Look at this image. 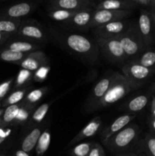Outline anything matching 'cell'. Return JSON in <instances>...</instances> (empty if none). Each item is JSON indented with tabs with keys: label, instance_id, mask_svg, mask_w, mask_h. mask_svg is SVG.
I'll return each instance as SVG.
<instances>
[{
	"label": "cell",
	"instance_id": "6da1fadb",
	"mask_svg": "<svg viewBox=\"0 0 155 156\" xmlns=\"http://www.w3.org/2000/svg\"><path fill=\"white\" fill-rule=\"evenodd\" d=\"M62 43L67 50L78 57L89 62H95L98 59L99 50L96 41L84 35L67 34L62 36Z\"/></svg>",
	"mask_w": 155,
	"mask_h": 156
},
{
	"label": "cell",
	"instance_id": "7a4b0ae2",
	"mask_svg": "<svg viewBox=\"0 0 155 156\" xmlns=\"http://www.w3.org/2000/svg\"><path fill=\"white\" fill-rule=\"evenodd\" d=\"M118 39L123 49L126 62L134 61L146 50L138 30V23H130L127 30Z\"/></svg>",
	"mask_w": 155,
	"mask_h": 156
},
{
	"label": "cell",
	"instance_id": "3957f363",
	"mask_svg": "<svg viewBox=\"0 0 155 156\" xmlns=\"http://www.w3.org/2000/svg\"><path fill=\"white\" fill-rule=\"evenodd\" d=\"M136 88V87L131 83L122 73H118L109 89L97 104L95 111L111 106Z\"/></svg>",
	"mask_w": 155,
	"mask_h": 156
},
{
	"label": "cell",
	"instance_id": "277c9868",
	"mask_svg": "<svg viewBox=\"0 0 155 156\" xmlns=\"http://www.w3.org/2000/svg\"><path fill=\"white\" fill-rule=\"evenodd\" d=\"M141 133L136 123H129L127 126L114 134L103 146L111 152H122L132 146L138 140Z\"/></svg>",
	"mask_w": 155,
	"mask_h": 156
},
{
	"label": "cell",
	"instance_id": "5b68a950",
	"mask_svg": "<svg viewBox=\"0 0 155 156\" xmlns=\"http://www.w3.org/2000/svg\"><path fill=\"white\" fill-rule=\"evenodd\" d=\"M95 41L100 52L108 62L118 66L126 63V55L118 38L96 37Z\"/></svg>",
	"mask_w": 155,
	"mask_h": 156
},
{
	"label": "cell",
	"instance_id": "8992f818",
	"mask_svg": "<svg viewBox=\"0 0 155 156\" xmlns=\"http://www.w3.org/2000/svg\"><path fill=\"white\" fill-rule=\"evenodd\" d=\"M155 70L144 67L135 61L126 62L122 67V74L137 88L150 79Z\"/></svg>",
	"mask_w": 155,
	"mask_h": 156
},
{
	"label": "cell",
	"instance_id": "52a82bcc",
	"mask_svg": "<svg viewBox=\"0 0 155 156\" xmlns=\"http://www.w3.org/2000/svg\"><path fill=\"white\" fill-rule=\"evenodd\" d=\"M118 72L109 71L94 85L86 103V110L88 112L95 111L96 107L104 96L112 81L116 77Z\"/></svg>",
	"mask_w": 155,
	"mask_h": 156
},
{
	"label": "cell",
	"instance_id": "ba28073f",
	"mask_svg": "<svg viewBox=\"0 0 155 156\" xmlns=\"http://www.w3.org/2000/svg\"><path fill=\"white\" fill-rule=\"evenodd\" d=\"M15 35L21 39L28 40L39 44L45 42L47 39L42 26L35 20L22 21Z\"/></svg>",
	"mask_w": 155,
	"mask_h": 156
},
{
	"label": "cell",
	"instance_id": "9c48e42d",
	"mask_svg": "<svg viewBox=\"0 0 155 156\" xmlns=\"http://www.w3.org/2000/svg\"><path fill=\"white\" fill-rule=\"evenodd\" d=\"M137 23L145 49L150 48L154 41L155 29V24L150 11L141 9Z\"/></svg>",
	"mask_w": 155,
	"mask_h": 156
},
{
	"label": "cell",
	"instance_id": "30bf717a",
	"mask_svg": "<svg viewBox=\"0 0 155 156\" xmlns=\"http://www.w3.org/2000/svg\"><path fill=\"white\" fill-rule=\"evenodd\" d=\"M132 10H104V9H94L93 13L90 28H95L112 21L126 19L132 14Z\"/></svg>",
	"mask_w": 155,
	"mask_h": 156
},
{
	"label": "cell",
	"instance_id": "8fae6325",
	"mask_svg": "<svg viewBox=\"0 0 155 156\" xmlns=\"http://www.w3.org/2000/svg\"><path fill=\"white\" fill-rule=\"evenodd\" d=\"M131 21L123 19L112 21L95 27L94 30L96 37L118 38L128 29Z\"/></svg>",
	"mask_w": 155,
	"mask_h": 156
},
{
	"label": "cell",
	"instance_id": "7c38bea8",
	"mask_svg": "<svg viewBox=\"0 0 155 156\" xmlns=\"http://www.w3.org/2000/svg\"><path fill=\"white\" fill-rule=\"evenodd\" d=\"M137 117L136 114H126L120 116L118 118L112 122L109 125H108L101 134V142L103 145L107 142V140L114 134L117 133L127 126L135 117Z\"/></svg>",
	"mask_w": 155,
	"mask_h": 156
},
{
	"label": "cell",
	"instance_id": "4fadbf2b",
	"mask_svg": "<svg viewBox=\"0 0 155 156\" xmlns=\"http://www.w3.org/2000/svg\"><path fill=\"white\" fill-rule=\"evenodd\" d=\"M94 10L91 7L77 11L72 18L65 23V25L78 30H88L90 28Z\"/></svg>",
	"mask_w": 155,
	"mask_h": 156
},
{
	"label": "cell",
	"instance_id": "5bb4252c",
	"mask_svg": "<svg viewBox=\"0 0 155 156\" xmlns=\"http://www.w3.org/2000/svg\"><path fill=\"white\" fill-rule=\"evenodd\" d=\"M16 65L19 66L21 69H27L33 73L40 67L49 65V60L44 52L38 50L28 53L24 59L18 62Z\"/></svg>",
	"mask_w": 155,
	"mask_h": 156
},
{
	"label": "cell",
	"instance_id": "9a60e30c",
	"mask_svg": "<svg viewBox=\"0 0 155 156\" xmlns=\"http://www.w3.org/2000/svg\"><path fill=\"white\" fill-rule=\"evenodd\" d=\"M34 3L30 2H21L9 6L2 12V16L8 17L15 19H21V18L30 15L35 9Z\"/></svg>",
	"mask_w": 155,
	"mask_h": 156
},
{
	"label": "cell",
	"instance_id": "2e32d148",
	"mask_svg": "<svg viewBox=\"0 0 155 156\" xmlns=\"http://www.w3.org/2000/svg\"><path fill=\"white\" fill-rule=\"evenodd\" d=\"M102 126V120L100 118V117H96L94 118H93L73 138V140H71V141L70 142L69 146L71 145H74L75 143H79L81 140H85V139L90 138V137L93 136L94 135H95L98 130L100 129V128Z\"/></svg>",
	"mask_w": 155,
	"mask_h": 156
},
{
	"label": "cell",
	"instance_id": "e0dca14e",
	"mask_svg": "<svg viewBox=\"0 0 155 156\" xmlns=\"http://www.w3.org/2000/svg\"><path fill=\"white\" fill-rule=\"evenodd\" d=\"M41 46L39 43L33 42L28 40H15L7 43L3 49H9L13 51L22 53H30L40 50Z\"/></svg>",
	"mask_w": 155,
	"mask_h": 156
},
{
	"label": "cell",
	"instance_id": "ac0fdd59",
	"mask_svg": "<svg viewBox=\"0 0 155 156\" xmlns=\"http://www.w3.org/2000/svg\"><path fill=\"white\" fill-rule=\"evenodd\" d=\"M50 7L65 9L70 11H78L81 9L91 8L94 5V2L86 0H50Z\"/></svg>",
	"mask_w": 155,
	"mask_h": 156
},
{
	"label": "cell",
	"instance_id": "d6986e66",
	"mask_svg": "<svg viewBox=\"0 0 155 156\" xmlns=\"http://www.w3.org/2000/svg\"><path fill=\"white\" fill-rule=\"evenodd\" d=\"M136 4L132 0H101L96 5L94 9H104V10H132Z\"/></svg>",
	"mask_w": 155,
	"mask_h": 156
},
{
	"label": "cell",
	"instance_id": "ffe728a7",
	"mask_svg": "<svg viewBox=\"0 0 155 156\" xmlns=\"http://www.w3.org/2000/svg\"><path fill=\"white\" fill-rule=\"evenodd\" d=\"M151 96L149 94H139L131 98L122 106V109L129 114H137L143 111L150 102Z\"/></svg>",
	"mask_w": 155,
	"mask_h": 156
},
{
	"label": "cell",
	"instance_id": "44dd1931",
	"mask_svg": "<svg viewBox=\"0 0 155 156\" xmlns=\"http://www.w3.org/2000/svg\"><path fill=\"white\" fill-rule=\"evenodd\" d=\"M43 133L42 128L40 126L33 127L30 133L25 136L21 142V149L27 152H30L33 149H35L38 140Z\"/></svg>",
	"mask_w": 155,
	"mask_h": 156
},
{
	"label": "cell",
	"instance_id": "7402d4cb",
	"mask_svg": "<svg viewBox=\"0 0 155 156\" xmlns=\"http://www.w3.org/2000/svg\"><path fill=\"white\" fill-rule=\"evenodd\" d=\"M30 90H32L30 87H26V88H18V89L14 90L9 96H7L2 101L1 107L2 108H7L11 105L21 103Z\"/></svg>",
	"mask_w": 155,
	"mask_h": 156
},
{
	"label": "cell",
	"instance_id": "603a6c76",
	"mask_svg": "<svg viewBox=\"0 0 155 156\" xmlns=\"http://www.w3.org/2000/svg\"><path fill=\"white\" fill-rule=\"evenodd\" d=\"M54 102V101H51L46 102L43 105H41L39 108H36L32 114L31 117H30V120L27 123V126H31V127H36V125L40 124L42 123L43 119L46 116L47 113H48L49 110H50V106Z\"/></svg>",
	"mask_w": 155,
	"mask_h": 156
},
{
	"label": "cell",
	"instance_id": "cb8c5ba5",
	"mask_svg": "<svg viewBox=\"0 0 155 156\" xmlns=\"http://www.w3.org/2000/svg\"><path fill=\"white\" fill-rule=\"evenodd\" d=\"M22 20L0 16V32L15 35L21 25Z\"/></svg>",
	"mask_w": 155,
	"mask_h": 156
},
{
	"label": "cell",
	"instance_id": "d4e9b609",
	"mask_svg": "<svg viewBox=\"0 0 155 156\" xmlns=\"http://www.w3.org/2000/svg\"><path fill=\"white\" fill-rule=\"evenodd\" d=\"M48 91V87H42V88L30 90L21 103L25 105H28V106L36 107V105L45 96Z\"/></svg>",
	"mask_w": 155,
	"mask_h": 156
},
{
	"label": "cell",
	"instance_id": "484cf974",
	"mask_svg": "<svg viewBox=\"0 0 155 156\" xmlns=\"http://www.w3.org/2000/svg\"><path fill=\"white\" fill-rule=\"evenodd\" d=\"M33 72L24 69H20L18 75L15 77V80H14L13 89L15 90L18 89V88L29 87V85L32 83V82H33Z\"/></svg>",
	"mask_w": 155,
	"mask_h": 156
},
{
	"label": "cell",
	"instance_id": "4316f807",
	"mask_svg": "<svg viewBox=\"0 0 155 156\" xmlns=\"http://www.w3.org/2000/svg\"><path fill=\"white\" fill-rule=\"evenodd\" d=\"M76 12L77 11L65 10V9L50 7L49 9L48 15L50 18H52L54 21L64 22V24H65L72 18V16L75 14Z\"/></svg>",
	"mask_w": 155,
	"mask_h": 156
},
{
	"label": "cell",
	"instance_id": "83f0119b",
	"mask_svg": "<svg viewBox=\"0 0 155 156\" xmlns=\"http://www.w3.org/2000/svg\"><path fill=\"white\" fill-rule=\"evenodd\" d=\"M51 143V133L49 128L44 129L38 140L36 146L35 147L37 156H43L49 149Z\"/></svg>",
	"mask_w": 155,
	"mask_h": 156
},
{
	"label": "cell",
	"instance_id": "f1b7e54d",
	"mask_svg": "<svg viewBox=\"0 0 155 156\" xmlns=\"http://www.w3.org/2000/svg\"><path fill=\"white\" fill-rule=\"evenodd\" d=\"M134 61H135L143 66L155 70V50L150 48L146 49Z\"/></svg>",
	"mask_w": 155,
	"mask_h": 156
},
{
	"label": "cell",
	"instance_id": "f546056e",
	"mask_svg": "<svg viewBox=\"0 0 155 156\" xmlns=\"http://www.w3.org/2000/svg\"><path fill=\"white\" fill-rule=\"evenodd\" d=\"M35 107L28 106L21 103V107L19 108L16 118L14 120L12 125H24L28 122L31 117L32 114L34 111Z\"/></svg>",
	"mask_w": 155,
	"mask_h": 156
},
{
	"label": "cell",
	"instance_id": "4dcf8cb0",
	"mask_svg": "<svg viewBox=\"0 0 155 156\" xmlns=\"http://www.w3.org/2000/svg\"><path fill=\"white\" fill-rule=\"evenodd\" d=\"M27 54L28 53H19L9 49H2L0 50V61L17 64L24 59Z\"/></svg>",
	"mask_w": 155,
	"mask_h": 156
},
{
	"label": "cell",
	"instance_id": "1f68e13d",
	"mask_svg": "<svg viewBox=\"0 0 155 156\" xmlns=\"http://www.w3.org/2000/svg\"><path fill=\"white\" fill-rule=\"evenodd\" d=\"M20 107H21V103L18 104V105H11V106L7 107V108H5V109H4V113L1 117L4 127L12 125L14 120L16 118Z\"/></svg>",
	"mask_w": 155,
	"mask_h": 156
},
{
	"label": "cell",
	"instance_id": "d6a6232c",
	"mask_svg": "<svg viewBox=\"0 0 155 156\" xmlns=\"http://www.w3.org/2000/svg\"><path fill=\"white\" fill-rule=\"evenodd\" d=\"M143 149L147 156H155V135L152 133L146 134L143 141Z\"/></svg>",
	"mask_w": 155,
	"mask_h": 156
},
{
	"label": "cell",
	"instance_id": "836d02e7",
	"mask_svg": "<svg viewBox=\"0 0 155 156\" xmlns=\"http://www.w3.org/2000/svg\"><path fill=\"white\" fill-rule=\"evenodd\" d=\"M93 146L94 143L91 142L80 143L70 151V154L72 156H88Z\"/></svg>",
	"mask_w": 155,
	"mask_h": 156
},
{
	"label": "cell",
	"instance_id": "e575fe53",
	"mask_svg": "<svg viewBox=\"0 0 155 156\" xmlns=\"http://www.w3.org/2000/svg\"><path fill=\"white\" fill-rule=\"evenodd\" d=\"M50 69H51V67L50 66V65L43 66L37 69L36 71L33 72V82H39V83L43 82L48 78Z\"/></svg>",
	"mask_w": 155,
	"mask_h": 156
},
{
	"label": "cell",
	"instance_id": "d590c367",
	"mask_svg": "<svg viewBox=\"0 0 155 156\" xmlns=\"http://www.w3.org/2000/svg\"><path fill=\"white\" fill-rule=\"evenodd\" d=\"M14 80H15L14 78H11V79L0 83V107H1L2 101L4 100L5 97L10 91L12 85L14 84Z\"/></svg>",
	"mask_w": 155,
	"mask_h": 156
},
{
	"label": "cell",
	"instance_id": "8d00e7d4",
	"mask_svg": "<svg viewBox=\"0 0 155 156\" xmlns=\"http://www.w3.org/2000/svg\"><path fill=\"white\" fill-rule=\"evenodd\" d=\"M88 156H106L103 146L99 143H94Z\"/></svg>",
	"mask_w": 155,
	"mask_h": 156
},
{
	"label": "cell",
	"instance_id": "74e56055",
	"mask_svg": "<svg viewBox=\"0 0 155 156\" xmlns=\"http://www.w3.org/2000/svg\"><path fill=\"white\" fill-rule=\"evenodd\" d=\"M12 129L9 126L0 128V146L5 141L6 139L12 133Z\"/></svg>",
	"mask_w": 155,
	"mask_h": 156
},
{
	"label": "cell",
	"instance_id": "f35d334b",
	"mask_svg": "<svg viewBox=\"0 0 155 156\" xmlns=\"http://www.w3.org/2000/svg\"><path fill=\"white\" fill-rule=\"evenodd\" d=\"M150 133L155 135V116H150L148 120Z\"/></svg>",
	"mask_w": 155,
	"mask_h": 156
},
{
	"label": "cell",
	"instance_id": "ab89813d",
	"mask_svg": "<svg viewBox=\"0 0 155 156\" xmlns=\"http://www.w3.org/2000/svg\"><path fill=\"white\" fill-rule=\"evenodd\" d=\"M12 36V35L9 34L1 33V32H0V46H2V44H4L5 43L7 42L8 40H9Z\"/></svg>",
	"mask_w": 155,
	"mask_h": 156
},
{
	"label": "cell",
	"instance_id": "60d3db41",
	"mask_svg": "<svg viewBox=\"0 0 155 156\" xmlns=\"http://www.w3.org/2000/svg\"><path fill=\"white\" fill-rule=\"evenodd\" d=\"M150 116H155V95L152 94L150 98Z\"/></svg>",
	"mask_w": 155,
	"mask_h": 156
},
{
	"label": "cell",
	"instance_id": "b9f144b4",
	"mask_svg": "<svg viewBox=\"0 0 155 156\" xmlns=\"http://www.w3.org/2000/svg\"><path fill=\"white\" fill-rule=\"evenodd\" d=\"M136 5H141L143 6H150V0H132Z\"/></svg>",
	"mask_w": 155,
	"mask_h": 156
},
{
	"label": "cell",
	"instance_id": "7bdbcfd3",
	"mask_svg": "<svg viewBox=\"0 0 155 156\" xmlns=\"http://www.w3.org/2000/svg\"><path fill=\"white\" fill-rule=\"evenodd\" d=\"M14 156H30L28 152H25V151L22 150V149H19L17 150L14 154Z\"/></svg>",
	"mask_w": 155,
	"mask_h": 156
},
{
	"label": "cell",
	"instance_id": "ee69618b",
	"mask_svg": "<svg viewBox=\"0 0 155 156\" xmlns=\"http://www.w3.org/2000/svg\"><path fill=\"white\" fill-rule=\"evenodd\" d=\"M150 91L152 94H155V82L150 85Z\"/></svg>",
	"mask_w": 155,
	"mask_h": 156
},
{
	"label": "cell",
	"instance_id": "f6af8a7d",
	"mask_svg": "<svg viewBox=\"0 0 155 156\" xmlns=\"http://www.w3.org/2000/svg\"><path fill=\"white\" fill-rule=\"evenodd\" d=\"M150 9L155 10V0H150Z\"/></svg>",
	"mask_w": 155,
	"mask_h": 156
},
{
	"label": "cell",
	"instance_id": "bcb514c9",
	"mask_svg": "<svg viewBox=\"0 0 155 156\" xmlns=\"http://www.w3.org/2000/svg\"><path fill=\"white\" fill-rule=\"evenodd\" d=\"M150 12H151V14H152L153 21H154V24H155V10H152V9H150Z\"/></svg>",
	"mask_w": 155,
	"mask_h": 156
},
{
	"label": "cell",
	"instance_id": "7dc6e473",
	"mask_svg": "<svg viewBox=\"0 0 155 156\" xmlns=\"http://www.w3.org/2000/svg\"><path fill=\"white\" fill-rule=\"evenodd\" d=\"M119 156H137V155H135V154L130 153V154H124V155H120Z\"/></svg>",
	"mask_w": 155,
	"mask_h": 156
},
{
	"label": "cell",
	"instance_id": "c3c4849f",
	"mask_svg": "<svg viewBox=\"0 0 155 156\" xmlns=\"http://www.w3.org/2000/svg\"><path fill=\"white\" fill-rule=\"evenodd\" d=\"M3 113H4V109H2V108H0V117H2Z\"/></svg>",
	"mask_w": 155,
	"mask_h": 156
},
{
	"label": "cell",
	"instance_id": "681fc988",
	"mask_svg": "<svg viewBox=\"0 0 155 156\" xmlns=\"http://www.w3.org/2000/svg\"><path fill=\"white\" fill-rule=\"evenodd\" d=\"M1 127H4V126H3V125H2V118L1 117H0V128Z\"/></svg>",
	"mask_w": 155,
	"mask_h": 156
},
{
	"label": "cell",
	"instance_id": "f907efd6",
	"mask_svg": "<svg viewBox=\"0 0 155 156\" xmlns=\"http://www.w3.org/2000/svg\"><path fill=\"white\" fill-rule=\"evenodd\" d=\"M86 1H90V2H95V1H97V0H86Z\"/></svg>",
	"mask_w": 155,
	"mask_h": 156
},
{
	"label": "cell",
	"instance_id": "816d5d0a",
	"mask_svg": "<svg viewBox=\"0 0 155 156\" xmlns=\"http://www.w3.org/2000/svg\"><path fill=\"white\" fill-rule=\"evenodd\" d=\"M0 156H6V155H3V154H0Z\"/></svg>",
	"mask_w": 155,
	"mask_h": 156
}]
</instances>
